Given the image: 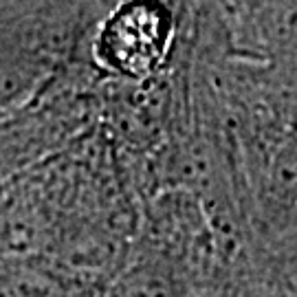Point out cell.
Instances as JSON below:
<instances>
[{
	"label": "cell",
	"instance_id": "2",
	"mask_svg": "<svg viewBox=\"0 0 297 297\" xmlns=\"http://www.w3.org/2000/svg\"><path fill=\"white\" fill-rule=\"evenodd\" d=\"M68 124L57 102H38L0 115V185L26 174L35 163L57 152Z\"/></svg>",
	"mask_w": 297,
	"mask_h": 297
},
{
	"label": "cell",
	"instance_id": "3",
	"mask_svg": "<svg viewBox=\"0 0 297 297\" xmlns=\"http://www.w3.org/2000/svg\"><path fill=\"white\" fill-rule=\"evenodd\" d=\"M0 297H91L73 264L49 253L0 258Z\"/></svg>",
	"mask_w": 297,
	"mask_h": 297
},
{
	"label": "cell",
	"instance_id": "1",
	"mask_svg": "<svg viewBox=\"0 0 297 297\" xmlns=\"http://www.w3.org/2000/svg\"><path fill=\"white\" fill-rule=\"evenodd\" d=\"M169 40V15L158 0H132L104 24L99 57L115 71L141 75L156 66Z\"/></svg>",
	"mask_w": 297,
	"mask_h": 297
}]
</instances>
